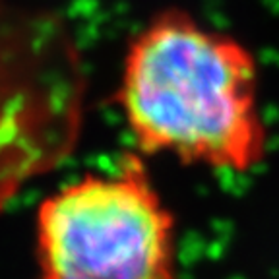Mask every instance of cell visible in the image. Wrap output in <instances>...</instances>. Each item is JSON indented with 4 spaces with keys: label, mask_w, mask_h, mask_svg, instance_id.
<instances>
[{
    "label": "cell",
    "mask_w": 279,
    "mask_h": 279,
    "mask_svg": "<svg viewBox=\"0 0 279 279\" xmlns=\"http://www.w3.org/2000/svg\"><path fill=\"white\" fill-rule=\"evenodd\" d=\"M35 256L37 279H176L174 217L142 155L45 198Z\"/></svg>",
    "instance_id": "cell-2"
},
{
    "label": "cell",
    "mask_w": 279,
    "mask_h": 279,
    "mask_svg": "<svg viewBox=\"0 0 279 279\" xmlns=\"http://www.w3.org/2000/svg\"><path fill=\"white\" fill-rule=\"evenodd\" d=\"M86 78L79 45L64 17L0 0V211L76 149Z\"/></svg>",
    "instance_id": "cell-3"
},
{
    "label": "cell",
    "mask_w": 279,
    "mask_h": 279,
    "mask_svg": "<svg viewBox=\"0 0 279 279\" xmlns=\"http://www.w3.org/2000/svg\"><path fill=\"white\" fill-rule=\"evenodd\" d=\"M114 101L140 155L236 174L268 155L254 52L186 10H163L132 37Z\"/></svg>",
    "instance_id": "cell-1"
}]
</instances>
